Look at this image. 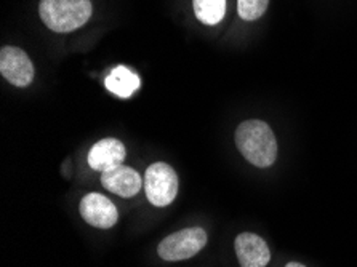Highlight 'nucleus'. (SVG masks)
I'll list each match as a JSON object with an SVG mask.
<instances>
[{
	"mask_svg": "<svg viewBox=\"0 0 357 267\" xmlns=\"http://www.w3.org/2000/svg\"><path fill=\"white\" fill-rule=\"evenodd\" d=\"M241 154L258 168L271 167L278 157V141L271 127L261 121H247L236 130Z\"/></svg>",
	"mask_w": 357,
	"mask_h": 267,
	"instance_id": "f257e3e1",
	"label": "nucleus"
},
{
	"mask_svg": "<svg viewBox=\"0 0 357 267\" xmlns=\"http://www.w3.org/2000/svg\"><path fill=\"white\" fill-rule=\"evenodd\" d=\"M93 7L90 0H40L39 15L48 29L73 32L90 20Z\"/></svg>",
	"mask_w": 357,
	"mask_h": 267,
	"instance_id": "f03ea898",
	"label": "nucleus"
},
{
	"mask_svg": "<svg viewBox=\"0 0 357 267\" xmlns=\"http://www.w3.org/2000/svg\"><path fill=\"white\" fill-rule=\"evenodd\" d=\"M144 190L154 206H167L176 199L178 176L169 163L155 162L144 174Z\"/></svg>",
	"mask_w": 357,
	"mask_h": 267,
	"instance_id": "7ed1b4c3",
	"label": "nucleus"
},
{
	"mask_svg": "<svg viewBox=\"0 0 357 267\" xmlns=\"http://www.w3.org/2000/svg\"><path fill=\"white\" fill-rule=\"evenodd\" d=\"M207 245V232L202 227H188L165 237L158 253L164 261H183L196 256Z\"/></svg>",
	"mask_w": 357,
	"mask_h": 267,
	"instance_id": "20e7f679",
	"label": "nucleus"
},
{
	"mask_svg": "<svg viewBox=\"0 0 357 267\" xmlns=\"http://www.w3.org/2000/svg\"><path fill=\"white\" fill-rule=\"evenodd\" d=\"M0 74L12 85L24 89L34 80L36 70L26 52L18 47H3L0 52Z\"/></svg>",
	"mask_w": 357,
	"mask_h": 267,
	"instance_id": "39448f33",
	"label": "nucleus"
},
{
	"mask_svg": "<svg viewBox=\"0 0 357 267\" xmlns=\"http://www.w3.org/2000/svg\"><path fill=\"white\" fill-rule=\"evenodd\" d=\"M80 215H82L86 224L100 227V229H111L116 226L119 220V211L112 201L105 197V195L91 192L86 194L80 200Z\"/></svg>",
	"mask_w": 357,
	"mask_h": 267,
	"instance_id": "423d86ee",
	"label": "nucleus"
},
{
	"mask_svg": "<svg viewBox=\"0 0 357 267\" xmlns=\"http://www.w3.org/2000/svg\"><path fill=\"white\" fill-rule=\"evenodd\" d=\"M234 248L241 267H266L271 259L266 242L257 234L243 232L237 236Z\"/></svg>",
	"mask_w": 357,
	"mask_h": 267,
	"instance_id": "0eeeda50",
	"label": "nucleus"
},
{
	"mask_svg": "<svg viewBox=\"0 0 357 267\" xmlns=\"http://www.w3.org/2000/svg\"><path fill=\"white\" fill-rule=\"evenodd\" d=\"M127 157V149L122 141L116 138H105L91 147L89 152V165L96 171H107L122 165Z\"/></svg>",
	"mask_w": 357,
	"mask_h": 267,
	"instance_id": "6e6552de",
	"label": "nucleus"
},
{
	"mask_svg": "<svg viewBox=\"0 0 357 267\" xmlns=\"http://www.w3.org/2000/svg\"><path fill=\"white\" fill-rule=\"evenodd\" d=\"M101 184L109 192L126 199L137 195L143 186L142 176H139L138 171L126 165H119L107 171H102Z\"/></svg>",
	"mask_w": 357,
	"mask_h": 267,
	"instance_id": "1a4fd4ad",
	"label": "nucleus"
},
{
	"mask_svg": "<svg viewBox=\"0 0 357 267\" xmlns=\"http://www.w3.org/2000/svg\"><path fill=\"white\" fill-rule=\"evenodd\" d=\"M106 89L119 98H130L139 89V77L126 66L114 68L105 80Z\"/></svg>",
	"mask_w": 357,
	"mask_h": 267,
	"instance_id": "9d476101",
	"label": "nucleus"
},
{
	"mask_svg": "<svg viewBox=\"0 0 357 267\" xmlns=\"http://www.w3.org/2000/svg\"><path fill=\"white\" fill-rule=\"evenodd\" d=\"M192 5L200 23L215 26L225 18L226 0H192Z\"/></svg>",
	"mask_w": 357,
	"mask_h": 267,
	"instance_id": "9b49d317",
	"label": "nucleus"
},
{
	"mask_svg": "<svg viewBox=\"0 0 357 267\" xmlns=\"http://www.w3.org/2000/svg\"><path fill=\"white\" fill-rule=\"evenodd\" d=\"M269 0H237V13L242 20L255 21L266 12Z\"/></svg>",
	"mask_w": 357,
	"mask_h": 267,
	"instance_id": "f8f14e48",
	"label": "nucleus"
},
{
	"mask_svg": "<svg viewBox=\"0 0 357 267\" xmlns=\"http://www.w3.org/2000/svg\"><path fill=\"white\" fill-rule=\"evenodd\" d=\"M285 267H306V266H303L300 263H289Z\"/></svg>",
	"mask_w": 357,
	"mask_h": 267,
	"instance_id": "ddd939ff",
	"label": "nucleus"
}]
</instances>
